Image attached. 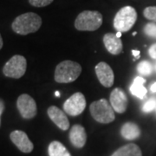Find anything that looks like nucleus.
Segmentation results:
<instances>
[{
  "mask_svg": "<svg viewBox=\"0 0 156 156\" xmlns=\"http://www.w3.org/2000/svg\"><path fill=\"white\" fill-rule=\"evenodd\" d=\"M42 25V18L34 12H27L15 18L11 24V28L15 33L19 35H28L37 31Z\"/></svg>",
  "mask_w": 156,
  "mask_h": 156,
  "instance_id": "f257e3e1",
  "label": "nucleus"
},
{
  "mask_svg": "<svg viewBox=\"0 0 156 156\" xmlns=\"http://www.w3.org/2000/svg\"><path fill=\"white\" fill-rule=\"evenodd\" d=\"M82 72V67L76 62H61L55 69V81L59 83H69L76 81Z\"/></svg>",
  "mask_w": 156,
  "mask_h": 156,
  "instance_id": "f03ea898",
  "label": "nucleus"
},
{
  "mask_svg": "<svg viewBox=\"0 0 156 156\" xmlns=\"http://www.w3.org/2000/svg\"><path fill=\"white\" fill-rule=\"evenodd\" d=\"M102 24V15L99 11H84L81 12L75 21V27L81 31H94Z\"/></svg>",
  "mask_w": 156,
  "mask_h": 156,
  "instance_id": "7ed1b4c3",
  "label": "nucleus"
},
{
  "mask_svg": "<svg viewBox=\"0 0 156 156\" xmlns=\"http://www.w3.org/2000/svg\"><path fill=\"white\" fill-rule=\"evenodd\" d=\"M89 111L92 117L97 122L102 124H108L115 121V110L113 109L110 102L106 99L93 101L90 107Z\"/></svg>",
  "mask_w": 156,
  "mask_h": 156,
  "instance_id": "20e7f679",
  "label": "nucleus"
},
{
  "mask_svg": "<svg viewBox=\"0 0 156 156\" xmlns=\"http://www.w3.org/2000/svg\"><path fill=\"white\" fill-rule=\"evenodd\" d=\"M137 20V12L132 6H124L114 18V28L119 32H127Z\"/></svg>",
  "mask_w": 156,
  "mask_h": 156,
  "instance_id": "39448f33",
  "label": "nucleus"
},
{
  "mask_svg": "<svg viewBox=\"0 0 156 156\" xmlns=\"http://www.w3.org/2000/svg\"><path fill=\"white\" fill-rule=\"evenodd\" d=\"M27 61L24 56L15 55L8 62H6L3 68V73L7 77L18 79L21 78L26 72Z\"/></svg>",
  "mask_w": 156,
  "mask_h": 156,
  "instance_id": "423d86ee",
  "label": "nucleus"
},
{
  "mask_svg": "<svg viewBox=\"0 0 156 156\" xmlns=\"http://www.w3.org/2000/svg\"><path fill=\"white\" fill-rule=\"evenodd\" d=\"M86 108V99L83 93L76 92L63 103V110L70 116H77Z\"/></svg>",
  "mask_w": 156,
  "mask_h": 156,
  "instance_id": "0eeeda50",
  "label": "nucleus"
},
{
  "mask_svg": "<svg viewBox=\"0 0 156 156\" xmlns=\"http://www.w3.org/2000/svg\"><path fill=\"white\" fill-rule=\"evenodd\" d=\"M17 108L23 119H32L37 115V108L33 98L28 94L19 95L17 101Z\"/></svg>",
  "mask_w": 156,
  "mask_h": 156,
  "instance_id": "6e6552de",
  "label": "nucleus"
},
{
  "mask_svg": "<svg viewBox=\"0 0 156 156\" xmlns=\"http://www.w3.org/2000/svg\"><path fill=\"white\" fill-rule=\"evenodd\" d=\"M10 138H11L12 143L23 153L29 154L33 150V143L30 141V140L29 139L26 133L22 130L12 131L10 134Z\"/></svg>",
  "mask_w": 156,
  "mask_h": 156,
  "instance_id": "1a4fd4ad",
  "label": "nucleus"
},
{
  "mask_svg": "<svg viewBox=\"0 0 156 156\" xmlns=\"http://www.w3.org/2000/svg\"><path fill=\"white\" fill-rule=\"evenodd\" d=\"M95 74L101 84L106 88H110L114 84L115 76L112 68L105 62H101L95 66Z\"/></svg>",
  "mask_w": 156,
  "mask_h": 156,
  "instance_id": "9d476101",
  "label": "nucleus"
},
{
  "mask_svg": "<svg viewBox=\"0 0 156 156\" xmlns=\"http://www.w3.org/2000/svg\"><path fill=\"white\" fill-rule=\"evenodd\" d=\"M110 104L113 109L119 114H122L128 108V97L122 89L115 88L110 94Z\"/></svg>",
  "mask_w": 156,
  "mask_h": 156,
  "instance_id": "9b49d317",
  "label": "nucleus"
},
{
  "mask_svg": "<svg viewBox=\"0 0 156 156\" xmlns=\"http://www.w3.org/2000/svg\"><path fill=\"white\" fill-rule=\"evenodd\" d=\"M48 115L50 119L56 124L58 128L65 131L69 128V122L65 113L56 106H50L48 110Z\"/></svg>",
  "mask_w": 156,
  "mask_h": 156,
  "instance_id": "f8f14e48",
  "label": "nucleus"
},
{
  "mask_svg": "<svg viewBox=\"0 0 156 156\" xmlns=\"http://www.w3.org/2000/svg\"><path fill=\"white\" fill-rule=\"evenodd\" d=\"M69 140L75 147L82 148L86 144L87 141V134L85 128L79 124L74 125L70 128L69 132Z\"/></svg>",
  "mask_w": 156,
  "mask_h": 156,
  "instance_id": "ddd939ff",
  "label": "nucleus"
},
{
  "mask_svg": "<svg viewBox=\"0 0 156 156\" xmlns=\"http://www.w3.org/2000/svg\"><path fill=\"white\" fill-rule=\"evenodd\" d=\"M103 44L107 50L112 55H119L122 52V42L116 34L107 33L103 37Z\"/></svg>",
  "mask_w": 156,
  "mask_h": 156,
  "instance_id": "4468645a",
  "label": "nucleus"
},
{
  "mask_svg": "<svg viewBox=\"0 0 156 156\" xmlns=\"http://www.w3.org/2000/svg\"><path fill=\"white\" fill-rule=\"evenodd\" d=\"M121 134L124 139L133 140L140 136V129L134 122H126L121 128Z\"/></svg>",
  "mask_w": 156,
  "mask_h": 156,
  "instance_id": "2eb2a0df",
  "label": "nucleus"
},
{
  "mask_svg": "<svg viewBox=\"0 0 156 156\" xmlns=\"http://www.w3.org/2000/svg\"><path fill=\"white\" fill-rule=\"evenodd\" d=\"M146 80L141 76H137L134 78V82L130 87V92L132 95L136 96L139 99H144L147 93V90L144 87Z\"/></svg>",
  "mask_w": 156,
  "mask_h": 156,
  "instance_id": "dca6fc26",
  "label": "nucleus"
},
{
  "mask_svg": "<svg viewBox=\"0 0 156 156\" xmlns=\"http://www.w3.org/2000/svg\"><path fill=\"white\" fill-rule=\"evenodd\" d=\"M111 156H142V153L136 144L129 143L121 147Z\"/></svg>",
  "mask_w": 156,
  "mask_h": 156,
  "instance_id": "f3484780",
  "label": "nucleus"
},
{
  "mask_svg": "<svg viewBox=\"0 0 156 156\" xmlns=\"http://www.w3.org/2000/svg\"><path fill=\"white\" fill-rule=\"evenodd\" d=\"M48 152L49 156H71L65 146L57 140L50 142L48 147Z\"/></svg>",
  "mask_w": 156,
  "mask_h": 156,
  "instance_id": "a211bd4d",
  "label": "nucleus"
},
{
  "mask_svg": "<svg viewBox=\"0 0 156 156\" xmlns=\"http://www.w3.org/2000/svg\"><path fill=\"white\" fill-rule=\"evenodd\" d=\"M137 71L141 76H149L153 72V66L148 61H142L137 65Z\"/></svg>",
  "mask_w": 156,
  "mask_h": 156,
  "instance_id": "6ab92c4d",
  "label": "nucleus"
},
{
  "mask_svg": "<svg viewBox=\"0 0 156 156\" xmlns=\"http://www.w3.org/2000/svg\"><path fill=\"white\" fill-rule=\"evenodd\" d=\"M144 33L152 38L156 39V23H147L144 29H143Z\"/></svg>",
  "mask_w": 156,
  "mask_h": 156,
  "instance_id": "aec40b11",
  "label": "nucleus"
},
{
  "mask_svg": "<svg viewBox=\"0 0 156 156\" xmlns=\"http://www.w3.org/2000/svg\"><path fill=\"white\" fill-rule=\"evenodd\" d=\"M143 15L147 19L156 23V6H148L145 8L143 11Z\"/></svg>",
  "mask_w": 156,
  "mask_h": 156,
  "instance_id": "412c9836",
  "label": "nucleus"
},
{
  "mask_svg": "<svg viewBox=\"0 0 156 156\" xmlns=\"http://www.w3.org/2000/svg\"><path fill=\"white\" fill-rule=\"evenodd\" d=\"M156 108V98H151L142 107V111L150 113Z\"/></svg>",
  "mask_w": 156,
  "mask_h": 156,
  "instance_id": "4be33fe9",
  "label": "nucleus"
},
{
  "mask_svg": "<svg viewBox=\"0 0 156 156\" xmlns=\"http://www.w3.org/2000/svg\"><path fill=\"white\" fill-rule=\"evenodd\" d=\"M54 0H29V3L34 7H45L50 5Z\"/></svg>",
  "mask_w": 156,
  "mask_h": 156,
  "instance_id": "5701e85b",
  "label": "nucleus"
},
{
  "mask_svg": "<svg viewBox=\"0 0 156 156\" xmlns=\"http://www.w3.org/2000/svg\"><path fill=\"white\" fill-rule=\"evenodd\" d=\"M148 54L153 59L156 60V43L151 45L150 48L148 49Z\"/></svg>",
  "mask_w": 156,
  "mask_h": 156,
  "instance_id": "b1692460",
  "label": "nucleus"
},
{
  "mask_svg": "<svg viewBox=\"0 0 156 156\" xmlns=\"http://www.w3.org/2000/svg\"><path fill=\"white\" fill-rule=\"evenodd\" d=\"M5 101L0 98V127H1V116H2V114L5 110Z\"/></svg>",
  "mask_w": 156,
  "mask_h": 156,
  "instance_id": "393cba45",
  "label": "nucleus"
},
{
  "mask_svg": "<svg viewBox=\"0 0 156 156\" xmlns=\"http://www.w3.org/2000/svg\"><path fill=\"white\" fill-rule=\"evenodd\" d=\"M132 54H133V56H134V61H135V60H137V59H139L140 58V50H132Z\"/></svg>",
  "mask_w": 156,
  "mask_h": 156,
  "instance_id": "a878e982",
  "label": "nucleus"
},
{
  "mask_svg": "<svg viewBox=\"0 0 156 156\" xmlns=\"http://www.w3.org/2000/svg\"><path fill=\"white\" fill-rule=\"evenodd\" d=\"M150 89L153 93H156V82L155 83H154L151 85Z\"/></svg>",
  "mask_w": 156,
  "mask_h": 156,
  "instance_id": "bb28decb",
  "label": "nucleus"
},
{
  "mask_svg": "<svg viewBox=\"0 0 156 156\" xmlns=\"http://www.w3.org/2000/svg\"><path fill=\"white\" fill-rule=\"evenodd\" d=\"M3 44H4V43H3V38H2V37H1V34H0V50L2 49Z\"/></svg>",
  "mask_w": 156,
  "mask_h": 156,
  "instance_id": "cd10ccee",
  "label": "nucleus"
},
{
  "mask_svg": "<svg viewBox=\"0 0 156 156\" xmlns=\"http://www.w3.org/2000/svg\"><path fill=\"white\" fill-rule=\"evenodd\" d=\"M116 36H117V37H122V32H119V31H117V33H116Z\"/></svg>",
  "mask_w": 156,
  "mask_h": 156,
  "instance_id": "c85d7f7f",
  "label": "nucleus"
},
{
  "mask_svg": "<svg viewBox=\"0 0 156 156\" xmlns=\"http://www.w3.org/2000/svg\"><path fill=\"white\" fill-rule=\"evenodd\" d=\"M55 95H56V96H57V97H59V96H60V93H59L58 91H56V93H55Z\"/></svg>",
  "mask_w": 156,
  "mask_h": 156,
  "instance_id": "c756f323",
  "label": "nucleus"
},
{
  "mask_svg": "<svg viewBox=\"0 0 156 156\" xmlns=\"http://www.w3.org/2000/svg\"><path fill=\"white\" fill-rule=\"evenodd\" d=\"M136 34H137V32H136V31H134V33H133V36H136Z\"/></svg>",
  "mask_w": 156,
  "mask_h": 156,
  "instance_id": "7c9ffc66",
  "label": "nucleus"
}]
</instances>
